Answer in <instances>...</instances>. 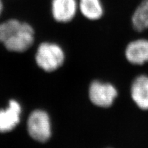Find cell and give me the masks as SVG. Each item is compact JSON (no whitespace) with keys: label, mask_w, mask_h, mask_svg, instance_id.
Instances as JSON below:
<instances>
[{"label":"cell","mask_w":148,"mask_h":148,"mask_svg":"<svg viewBox=\"0 0 148 148\" xmlns=\"http://www.w3.org/2000/svg\"><path fill=\"white\" fill-rule=\"evenodd\" d=\"M125 60L133 66L148 64V38L140 37L131 40L123 50Z\"/></svg>","instance_id":"5"},{"label":"cell","mask_w":148,"mask_h":148,"mask_svg":"<svg viewBox=\"0 0 148 148\" xmlns=\"http://www.w3.org/2000/svg\"><path fill=\"white\" fill-rule=\"evenodd\" d=\"M77 12V0H51V15L53 19L58 23H66L72 21Z\"/></svg>","instance_id":"7"},{"label":"cell","mask_w":148,"mask_h":148,"mask_svg":"<svg viewBox=\"0 0 148 148\" xmlns=\"http://www.w3.org/2000/svg\"><path fill=\"white\" fill-rule=\"evenodd\" d=\"M27 132L30 137L40 143L47 142L51 136V123L45 110L36 109L29 114L27 121Z\"/></svg>","instance_id":"4"},{"label":"cell","mask_w":148,"mask_h":148,"mask_svg":"<svg viewBox=\"0 0 148 148\" xmlns=\"http://www.w3.org/2000/svg\"><path fill=\"white\" fill-rule=\"evenodd\" d=\"M131 25L136 32L148 30V0H140L131 15Z\"/></svg>","instance_id":"10"},{"label":"cell","mask_w":148,"mask_h":148,"mask_svg":"<svg viewBox=\"0 0 148 148\" xmlns=\"http://www.w3.org/2000/svg\"><path fill=\"white\" fill-rule=\"evenodd\" d=\"M129 93L136 108L142 111H148V74H138L132 79Z\"/></svg>","instance_id":"6"},{"label":"cell","mask_w":148,"mask_h":148,"mask_svg":"<svg viewBox=\"0 0 148 148\" xmlns=\"http://www.w3.org/2000/svg\"><path fill=\"white\" fill-rule=\"evenodd\" d=\"M119 90L113 83L101 79H93L89 84L88 97L93 106L108 109L112 107L119 97Z\"/></svg>","instance_id":"2"},{"label":"cell","mask_w":148,"mask_h":148,"mask_svg":"<svg viewBox=\"0 0 148 148\" xmlns=\"http://www.w3.org/2000/svg\"><path fill=\"white\" fill-rule=\"evenodd\" d=\"M34 41V28L28 23L16 18L0 23V42L8 51L24 52L32 47Z\"/></svg>","instance_id":"1"},{"label":"cell","mask_w":148,"mask_h":148,"mask_svg":"<svg viewBox=\"0 0 148 148\" xmlns=\"http://www.w3.org/2000/svg\"><path fill=\"white\" fill-rule=\"evenodd\" d=\"M64 60L65 53L63 49L54 42H42L35 54L36 64L46 72L56 71L62 66Z\"/></svg>","instance_id":"3"},{"label":"cell","mask_w":148,"mask_h":148,"mask_svg":"<svg viewBox=\"0 0 148 148\" xmlns=\"http://www.w3.org/2000/svg\"><path fill=\"white\" fill-rule=\"evenodd\" d=\"M105 148H114V147H105Z\"/></svg>","instance_id":"12"},{"label":"cell","mask_w":148,"mask_h":148,"mask_svg":"<svg viewBox=\"0 0 148 148\" xmlns=\"http://www.w3.org/2000/svg\"><path fill=\"white\" fill-rule=\"evenodd\" d=\"M3 11V2L2 0H0V16Z\"/></svg>","instance_id":"11"},{"label":"cell","mask_w":148,"mask_h":148,"mask_svg":"<svg viewBox=\"0 0 148 148\" xmlns=\"http://www.w3.org/2000/svg\"><path fill=\"white\" fill-rule=\"evenodd\" d=\"M78 12L90 21L101 20L105 15V5L102 0H77Z\"/></svg>","instance_id":"9"},{"label":"cell","mask_w":148,"mask_h":148,"mask_svg":"<svg viewBox=\"0 0 148 148\" xmlns=\"http://www.w3.org/2000/svg\"><path fill=\"white\" fill-rule=\"evenodd\" d=\"M22 107L15 99H10L6 108L0 109V132H11L21 120Z\"/></svg>","instance_id":"8"}]
</instances>
